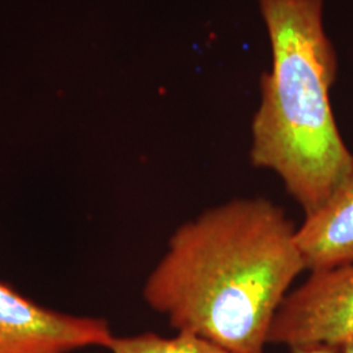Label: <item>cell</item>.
Listing matches in <instances>:
<instances>
[{"label":"cell","instance_id":"6da1fadb","mask_svg":"<svg viewBox=\"0 0 353 353\" xmlns=\"http://www.w3.org/2000/svg\"><path fill=\"white\" fill-rule=\"evenodd\" d=\"M285 211L234 199L176 229L143 296L172 327L234 353H265L290 285L305 268Z\"/></svg>","mask_w":353,"mask_h":353},{"label":"cell","instance_id":"7a4b0ae2","mask_svg":"<svg viewBox=\"0 0 353 353\" xmlns=\"http://www.w3.org/2000/svg\"><path fill=\"white\" fill-rule=\"evenodd\" d=\"M261 11L272 67L261 83L250 159L276 173L307 216L353 168L330 102L336 54L323 28V0H261Z\"/></svg>","mask_w":353,"mask_h":353},{"label":"cell","instance_id":"3957f363","mask_svg":"<svg viewBox=\"0 0 353 353\" xmlns=\"http://www.w3.org/2000/svg\"><path fill=\"white\" fill-rule=\"evenodd\" d=\"M353 338V263L312 272L279 307L268 344L330 345Z\"/></svg>","mask_w":353,"mask_h":353},{"label":"cell","instance_id":"277c9868","mask_svg":"<svg viewBox=\"0 0 353 353\" xmlns=\"http://www.w3.org/2000/svg\"><path fill=\"white\" fill-rule=\"evenodd\" d=\"M114 336L103 319L42 307L0 283V353H68L109 348Z\"/></svg>","mask_w":353,"mask_h":353},{"label":"cell","instance_id":"5b68a950","mask_svg":"<svg viewBox=\"0 0 353 353\" xmlns=\"http://www.w3.org/2000/svg\"><path fill=\"white\" fill-rule=\"evenodd\" d=\"M296 243L310 272L353 263V168L327 201L305 216Z\"/></svg>","mask_w":353,"mask_h":353},{"label":"cell","instance_id":"8992f818","mask_svg":"<svg viewBox=\"0 0 353 353\" xmlns=\"http://www.w3.org/2000/svg\"><path fill=\"white\" fill-rule=\"evenodd\" d=\"M109 350L113 353H234L214 341L182 331L172 338L152 332L114 338Z\"/></svg>","mask_w":353,"mask_h":353},{"label":"cell","instance_id":"52a82bcc","mask_svg":"<svg viewBox=\"0 0 353 353\" xmlns=\"http://www.w3.org/2000/svg\"><path fill=\"white\" fill-rule=\"evenodd\" d=\"M292 353H341V348L330 345H300L290 348Z\"/></svg>","mask_w":353,"mask_h":353}]
</instances>
